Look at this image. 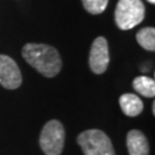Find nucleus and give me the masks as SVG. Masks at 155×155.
<instances>
[{
	"instance_id": "nucleus-8",
	"label": "nucleus",
	"mask_w": 155,
	"mask_h": 155,
	"mask_svg": "<svg viewBox=\"0 0 155 155\" xmlns=\"http://www.w3.org/2000/svg\"><path fill=\"white\" fill-rule=\"evenodd\" d=\"M120 106L123 113L130 117L138 116L144 109V104L141 99L133 93H125L121 95Z\"/></svg>"
},
{
	"instance_id": "nucleus-1",
	"label": "nucleus",
	"mask_w": 155,
	"mask_h": 155,
	"mask_svg": "<svg viewBox=\"0 0 155 155\" xmlns=\"http://www.w3.org/2000/svg\"><path fill=\"white\" fill-rule=\"evenodd\" d=\"M22 55L30 66L45 77H54L61 70V56L53 46L30 43L22 48Z\"/></svg>"
},
{
	"instance_id": "nucleus-11",
	"label": "nucleus",
	"mask_w": 155,
	"mask_h": 155,
	"mask_svg": "<svg viewBox=\"0 0 155 155\" xmlns=\"http://www.w3.org/2000/svg\"><path fill=\"white\" fill-rule=\"evenodd\" d=\"M84 8L90 14H101L108 5V0H82Z\"/></svg>"
},
{
	"instance_id": "nucleus-7",
	"label": "nucleus",
	"mask_w": 155,
	"mask_h": 155,
	"mask_svg": "<svg viewBox=\"0 0 155 155\" xmlns=\"http://www.w3.org/2000/svg\"><path fill=\"white\" fill-rule=\"evenodd\" d=\"M127 146L130 155H150V145L145 134L139 130H131L127 136Z\"/></svg>"
},
{
	"instance_id": "nucleus-12",
	"label": "nucleus",
	"mask_w": 155,
	"mask_h": 155,
	"mask_svg": "<svg viewBox=\"0 0 155 155\" xmlns=\"http://www.w3.org/2000/svg\"><path fill=\"white\" fill-rule=\"evenodd\" d=\"M147 1H148V2H150V4H154V2H155V0H147Z\"/></svg>"
},
{
	"instance_id": "nucleus-5",
	"label": "nucleus",
	"mask_w": 155,
	"mask_h": 155,
	"mask_svg": "<svg viewBox=\"0 0 155 155\" xmlns=\"http://www.w3.org/2000/svg\"><path fill=\"white\" fill-rule=\"evenodd\" d=\"M0 84L8 90H15L22 84V75L12 58L0 54Z\"/></svg>"
},
{
	"instance_id": "nucleus-3",
	"label": "nucleus",
	"mask_w": 155,
	"mask_h": 155,
	"mask_svg": "<svg viewBox=\"0 0 155 155\" xmlns=\"http://www.w3.org/2000/svg\"><path fill=\"white\" fill-rule=\"evenodd\" d=\"M145 6L141 0H118L115 9V22L122 30H130L143 22Z\"/></svg>"
},
{
	"instance_id": "nucleus-6",
	"label": "nucleus",
	"mask_w": 155,
	"mask_h": 155,
	"mask_svg": "<svg viewBox=\"0 0 155 155\" xmlns=\"http://www.w3.org/2000/svg\"><path fill=\"white\" fill-rule=\"evenodd\" d=\"M89 63L94 74H104L107 70L109 64V52L107 40L104 37L94 39L90 52Z\"/></svg>"
},
{
	"instance_id": "nucleus-4",
	"label": "nucleus",
	"mask_w": 155,
	"mask_h": 155,
	"mask_svg": "<svg viewBox=\"0 0 155 155\" xmlns=\"http://www.w3.org/2000/svg\"><path fill=\"white\" fill-rule=\"evenodd\" d=\"M66 132L61 123L56 120H52L44 125L39 144L46 155H60L64 147Z\"/></svg>"
},
{
	"instance_id": "nucleus-2",
	"label": "nucleus",
	"mask_w": 155,
	"mask_h": 155,
	"mask_svg": "<svg viewBox=\"0 0 155 155\" xmlns=\"http://www.w3.org/2000/svg\"><path fill=\"white\" fill-rule=\"evenodd\" d=\"M84 155H115L109 137L101 130H86L77 137Z\"/></svg>"
},
{
	"instance_id": "nucleus-10",
	"label": "nucleus",
	"mask_w": 155,
	"mask_h": 155,
	"mask_svg": "<svg viewBox=\"0 0 155 155\" xmlns=\"http://www.w3.org/2000/svg\"><path fill=\"white\" fill-rule=\"evenodd\" d=\"M137 41L138 44L147 51L155 50V29L154 28H144L139 30L137 36Z\"/></svg>"
},
{
	"instance_id": "nucleus-9",
	"label": "nucleus",
	"mask_w": 155,
	"mask_h": 155,
	"mask_svg": "<svg viewBox=\"0 0 155 155\" xmlns=\"http://www.w3.org/2000/svg\"><path fill=\"white\" fill-rule=\"evenodd\" d=\"M133 89L139 94L146 98H154L155 95V82L153 78L147 76H138L133 79Z\"/></svg>"
}]
</instances>
